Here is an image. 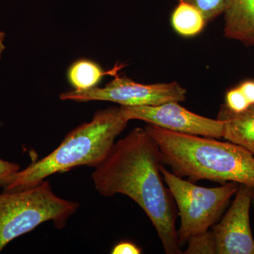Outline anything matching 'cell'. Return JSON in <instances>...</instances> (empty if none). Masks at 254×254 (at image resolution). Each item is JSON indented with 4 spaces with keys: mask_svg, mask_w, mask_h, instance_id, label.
<instances>
[{
    "mask_svg": "<svg viewBox=\"0 0 254 254\" xmlns=\"http://www.w3.org/2000/svg\"><path fill=\"white\" fill-rule=\"evenodd\" d=\"M128 123L120 108L98 110L91 121L70 131L51 153L14 174L4 185V191L36 186L47 177L77 167L97 168L110 153L117 137L126 128Z\"/></svg>",
    "mask_w": 254,
    "mask_h": 254,
    "instance_id": "3957f363",
    "label": "cell"
},
{
    "mask_svg": "<svg viewBox=\"0 0 254 254\" xmlns=\"http://www.w3.org/2000/svg\"><path fill=\"white\" fill-rule=\"evenodd\" d=\"M160 172L178 208L180 226L177 236L181 248L190 237L208 231L220 220L240 187L235 182L210 188L198 186L169 171L163 164Z\"/></svg>",
    "mask_w": 254,
    "mask_h": 254,
    "instance_id": "5b68a950",
    "label": "cell"
},
{
    "mask_svg": "<svg viewBox=\"0 0 254 254\" xmlns=\"http://www.w3.org/2000/svg\"><path fill=\"white\" fill-rule=\"evenodd\" d=\"M253 189L240 185L226 213L212 227L217 254H254L250 224Z\"/></svg>",
    "mask_w": 254,
    "mask_h": 254,
    "instance_id": "ba28073f",
    "label": "cell"
},
{
    "mask_svg": "<svg viewBox=\"0 0 254 254\" xmlns=\"http://www.w3.org/2000/svg\"><path fill=\"white\" fill-rule=\"evenodd\" d=\"M195 6L204 15L207 23L218 17L226 9L229 0H185Z\"/></svg>",
    "mask_w": 254,
    "mask_h": 254,
    "instance_id": "5bb4252c",
    "label": "cell"
},
{
    "mask_svg": "<svg viewBox=\"0 0 254 254\" xmlns=\"http://www.w3.org/2000/svg\"><path fill=\"white\" fill-rule=\"evenodd\" d=\"M225 105L234 113H242L251 106L239 86L232 88L226 93Z\"/></svg>",
    "mask_w": 254,
    "mask_h": 254,
    "instance_id": "9a60e30c",
    "label": "cell"
},
{
    "mask_svg": "<svg viewBox=\"0 0 254 254\" xmlns=\"http://www.w3.org/2000/svg\"><path fill=\"white\" fill-rule=\"evenodd\" d=\"M142 251L138 246L130 242H122L114 247L113 254H140Z\"/></svg>",
    "mask_w": 254,
    "mask_h": 254,
    "instance_id": "e0dca14e",
    "label": "cell"
},
{
    "mask_svg": "<svg viewBox=\"0 0 254 254\" xmlns=\"http://www.w3.org/2000/svg\"><path fill=\"white\" fill-rule=\"evenodd\" d=\"M19 165L0 158V187H4L14 174L19 171Z\"/></svg>",
    "mask_w": 254,
    "mask_h": 254,
    "instance_id": "2e32d148",
    "label": "cell"
},
{
    "mask_svg": "<svg viewBox=\"0 0 254 254\" xmlns=\"http://www.w3.org/2000/svg\"><path fill=\"white\" fill-rule=\"evenodd\" d=\"M171 22L175 31L184 37L199 34L207 23L203 13L185 0H179L172 14Z\"/></svg>",
    "mask_w": 254,
    "mask_h": 254,
    "instance_id": "7c38bea8",
    "label": "cell"
},
{
    "mask_svg": "<svg viewBox=\"0 0 254 254\" xmlns=\"http://www.w3.org/2000/svg\"><path fill=\"white\" fill-rule=\"evenodd\" d=\"M187 90L176 81L167 83L143 84L127 76H118L103 88L86 91L64 92L62 100L75 102L108 101L121 106H148L168 102H184L187 99Z\"/></svg>",
    "mask_w": 254,
    "mask_h": 254,
    "instance_id": "8992f818",
    "label": "cell"
},
{
    "mask_svg": "<svg viewBox=\"0 0 254 254\" xmlns=\"http://www.w3.org/2000/svg\"><path fill=\"white\" fill-rule=\"evenodd\" d=\"M245 95V98L248 100L251 106L254 105V80H247L242 82L238 86Z\"/></svg>",
    "mask_w": 254,
    "mask_h": 254,
    "instance_id": "ac0fdd59",
    "label": "cell"
},
{
    "mask_svg": "<svg viewBox=\"0 0 254 254\" xmlns=\"http://www.w3.org/2000/svg\"><path fill=\"white\" fill-rule=\"evenodd\" d=\"M160 148L145 128H133L115 143L92 179L103 196L129 197L146 214L168 254H182L172 195L160 172Z\"/></svg>",
    "mask_w": 254,
    "mask_h": 254,
    "instance_id": "6da1fadb",
    "label": "cell"
},
{
    "mask_svg": "<svg viewBox=\"0 0 254 254\" xmlns=\"http://www.w3.org/2000/svg\"><path fill=\"white\" fill-rule=\"evenodd\" d=\"M4 32L0 31V60H1V57H2L3 53H4L5 48H6L4 44Z\"/></svg>",
    "mask_w": 254,
    "mask_h": 254,
    "instance_id": "d6986e66",
    "label": "cell"
},
{
    "mask_svg": "<svg viewBox=\"0 0 254 254\" xmlns=\"http://www.w3.org/2000/svg\"><path fill=\"white\" fill-rule=\"evenodd\" d=\"M106 73L99 64L83 58L68 67L67 79L74 91H86L98 87Z\"/></svg>",
    "mask_w": 254,
    "mask_h": 254,
    "instance_id": "8fae6325",
    "label": "cell"
},
{
    "mask_svg": "<svg viewBox=\"0 0 254 254\" xmlns=\"http://www.w3.org/2000/svg\"><path fill=\"white\" fill-rule=\"evenodd\" d=\"M78 208L76 202L55 194L45 180L30 188L0 193V253L11 241L46 222L63 229Z\"/></svg>",
    "mask_w": 254,
    "mask_h": 254,
    "instance_id": "277c9868",
    "label": "cell"
},
{
    "mask_svg": "<svg viewBox=\"0 0 254 254\" xmlns=\"http://www.w3.org/2000/svg\"><path fill=\"white\" fill-rule=\"evenodd\" d=\"M223 14L225 36L254 47V0H229Z\"/></svg>",
    "mask_w": 254,
    "mask_h": 254,
    "instance_id": "9c48e42d",
    "label": "cell"
},
{
    "mask_svg": "<svg viewBox=\"0 0 254 254\" xmlns=\"http://www.w3.org/2000/svg\"><path fill=\"white\" fill-rule=\"evenodd\" d=\"M252 204H253L254 207V188L253 190H252Z\"/></svg>",
    "mask_w": 254,
    "mask_h": 254,
    "instance_id": "ffe728a7",
    "label": "cell"
},
{
    "mask_svg": "<svg viewBox=\"0 0 254 254\" xmlns=\"http://www.w3.org/2000/svg\"><path fill=\"white\" fill-rule=\"evenodd\" d=\"M185 254H216V245L213 232L208 230L190 237L187 242Z\"/></svg>",
    "mask_w": 254,
    "mask_h": 254,
    "instance_id": "4fadbf2b",
    "label": "cell"
},
{
    "mask_svg": "<svg viewBox=\"0 0 254 254\" xmlns=\"http://www.w3.org/2000/svg\"><path fill=\"white\" fill-rule=\"evenodd\" d=\"M217 119L224 123L223 138L240 145L254 156V105L237 113L222 104Z\"/></svg>",
    "mask_w": 254,
    "mask_h": 254,
    "instance_id": "30bf717a",
    "label": "cell"
},
{
    "mask_svg": "<svg viewBox=\"0 0 254 254\" xmlns=\"http://www.w3.org/2000/svg\"><path fill=\"white\" fill-rule=\"evenodd\" d=\"M123 116L130 120H141L170 131L211 138H223L224 123L192 113L171 101L148 106H121Z\"/></svg>",
    "mask_w": 254,
    "mask_h": 254,
    "instance_id": "52a82bcc",
    "label": "cell"
},
{
    "mask_svg": "<svg viewBox=\"0 0 254 254\" xmlns=\"http://www.w3.org/2000/svg\"><path fill=\"white\" fill-rule=\"evenodd\" d=\"M145 128L160 148L162 163L177 176L194 183L235 182L254 188V156L240 145L149 124Z\"/></svg>",
    "mask_w": 254,
    "mask_h": 254,
    "instance_id": "7a4b0ae2",
    "label": "cell"
}]
</instances>
